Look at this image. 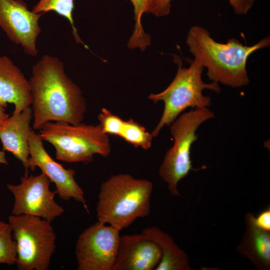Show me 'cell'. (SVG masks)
Masks as SVG:
<instances>
[{
  "mask_svg": "<svg viewBox=\"0 0 270 270\" xmlns=\"http://www.w3.org/2000/svg\"><path fill=\"white\" fill-rule=\"evenodd\" d=\"M34 130L49 122H82L86 100L80 88L65 72L58 58L44 55L32 67L28 79Z\"/></svg>",
  "mask_w": 270,
  "mask_h": 270,
  "instance_id": "cell-1",
  "label": "cell"
},
{
  "mask_svg": "<svg viewBox=\"0 0 270 270\" xmlns=\"http://www.w3.org/2000/svg\"><path fill=\"white\" fill-rule=\"evenodd\" d=\"M186 43L194 59L206 68V75L210 80L240 88L250 82L246 70L248 58L254 52L268 47L270 38L265 37L250 46L235 38L222 44L210 37L206 28L194 26L188 32Z\"/></svg>",
  "mask_w": 270,
  "mask_h": 270,
  "instance_id": "cell-2",
  "label": "cell"
},
{
  "mask_svg": "<svg viewBox=\"0 0 270 270\" xmlns=\"http://www.w3.org/2000/svg\"><path fill=\"white\" fill-rule=\"evenodd\" d=\"M152 182L127 174L110 176L100 186L96 205L98 221L119 230L138 218L148 216L150 210Z\"/></svg>",
  "mask_w": 270,
  "mask_h": 270,
  "instance_id": "cell-3",
  "label": "cell"
},
{
  "mask_svg": "<svg viewBox=\"0 0 270 270\" xmlns=\"http://www.w3.org/2000/svg\"><path fill=\"white\" fill-rule=\"evenodd\" d=\"M178 64L177 73L170 84L162 92L151 94L148 98L154 103L162 101L164 108L158 124L152 132L157 136L162 128L170 126L187 108H207L211 104V98L202 94L204 89L216 92H220L218 83L207 84L202 78L204 67L196 60L190 62L188 68H182V60L174 57Z\"/></svg>",
  "mask_w": 270,
  "mask_h": 270,
  "instance_id": "cell-4",
  "label": "cell"
},
{
  "mask_svg": "<svg viewBox=\"0 0 270 270\" xmlns=\"http://www.w3.org/2000/svg\"><path fill=\"white\" fill-rule=\"evenodd\" d=\"M40 130L42 140L54 148L58 160L87 165L95 154L107 157L111 152L108 135L102 132L99 124L49 122Z\"/></svg>",
  "mask_w": 270,
  "mask_h": 270,
  "instance_id": "cell-5",
  "label": "cell"
},
{
  "mask_svg": "<svg viewBox=\"0 0 270 270\" xmlns=\"http://www.w3.org/2000/svg\"><path fill=\"white\" fill-rule=\"evenodd\" d=\"M214 116V112L208 108H196L181 114L170 125L174 144L165 154L158 172L172 196H180L178 183L194 170L190 160V148L198 139V128Z\"/></svg>",
  "mask_w": 270,
  "mask_h": 270,
  "instance_id": "cell-6",
  "label": "cell"
},
{
  "mask_svg": "<svg viewBox=\"0 0 270 270\" xmlns=\"http://www.w3.org/2000/svg\"><path fill=\"white\" fill-rule=\"evenodd\" d=\"M8 222L16 245L18 270H47L56 249V236L50 222L38 216L12 214Z\"/></svg>",
  "mask_w": 270,
  "mask_h": 270,
  "instance_id": "cell-7",
  "label": "cell"
},
{
  "mask_svg": "<svg viewBox=\"0 0 270 270\" xmlns=\"http://www.w3.org/2000/svg\"><path fill=\"white\" fill-rule=\"evenodd\" d=\"M120 230L98 221L77 240L75 254L78 270H112L120 244Z\"/></svg>",
  "mask_w": 270,
  "mask_h": 270,
  "instance_id": "cell-8",
  "label": "cell"
},
{
  "mask_svg": "<svg viewBox=\"0 0 270 270\" xmlns=\"http://www.w3.org/2000/svg\"><path fill=\"white\" fill-rule=\"evenodd\" d=\"M50 182L42 172L22 176L18 184H6L14 197L12 214L30 215L50 222L61 216L64 210L55 201L56 192L50 190Z\"/></svg>",
  "mask_w": 270,
  "mask_h": 270,
  "instance_id": "cell-9",
  "label": "cell"
},
{
  "mask_svg": "<svg viewBox=\"0 0 270 270\" xmlns=\"http://www.w3.org/2000/svg\"><path fill=\"white\" fill-rule=\"evenodd\" d=\"M42 15L30 10L22 0H0V28L32 56L38 52L36 42L42 32L39 20Z\"/></svg>",
  "mask_w": 270,
  "mask_h": 270,
  "instance_id": "cell-10",
  "label": "cell"
},
{
  "mask_svg": "<svg viewBox=\"0 0 270 270\" xmlns=\"http://www.w3.org/2000/svg\"><path fill=\"white\" fill-rule=\"evenodd\" d=\"M30 156L28 168L34 170L39 168L56 185V192L64 200L74 198L81 203L87 212L88 206L82 188L76 181V171L72 168L66 169L56 162L45 150L42 140L32 128L28 136Z\"/></svg>",
  "mask_w": 270,
  "mask_h": 270,
  "instance_id": "cell-11",
  "label": "cell"
},
{
  "mask_svg": "<svg viewBox=\"0 0 270 270\" xmlns=\"http://www.w3.org/2000/svg\"><path fill=\"white\" fill-rule=\"evenodd\" d=\"M158 246L142 233L120 236L112 270H152L162 258Z\"/></svg>",
  "mask_w": 270,
  "mask_h": 270,
  "instance_id": "cell-12",
  "label": "cell"
},
{
  "mask_svg": "<svg viewBox=\"0 0 270 270\" xmlns=\"http://www.w3.org/2000/svg\"><path fill=\"white\" fill-rule=\"evenodd\" d=\"M32 118V110L29 106L20 112H12L0 128L2 150L11 152L22 162L26 176H28V136Z\"/></svg>",
  "mask_w": 270,
  "mask_h": 270,
  "instance_id": "cell-13",
  "label": "cell"
},
{
  "mask_svg": "<svg viewBox=\"0 0 270 270\" xmlns=\"http://www.w3.org/2000/svg\"><path fill=\"white\" fill-rule=\"evenodd\" d=\"M14 105L13 112H20L30 106V88L22 70L6 56H0V104Z\"/></svg>",
  "mask_w": 270,
  "mask_h": 270,
  "instance_id": "cell-14",
  "label": "cell"
},
{
  "mask_svg": "<svg viewBox=\"0 0 270 270\" xmlns=\"http://www.w3.org/2000/svg\"><path fill=\"white\" fill-rule=\"evenodd\" d=\"M254 215L245 216L246 230L236 250L260 270L270 268V232L258 228L254 222Z\"/></svg>",
  "mask_w": 270,
  "mask_h": 270,
  "instance_id": "cell-15",
  "label": "cell"
},
{
  "mask_svg": "<svg viewBox=\"0 0 270 270\" xmlns=\"http://www.w3.org/2000/svg\"><path fill=\"white\" fill-rule=\"evenodd\" d=\"M156 243L162 251V258L156 270H190L186 254L172 237L156 226L148 227L142 232Z\"/></svg>",
  "mask_w": 270,
  "mask_h": 270,
  "instance_id": "cell-16",
  "label": "cell"
},
{
  "mask_svg": "<svg viewBox=\"0 0 270 270\" xmlns=\"http://www.w3.org/2000/svg\"><path fill=\"white\" fill-rule=\"evenodd\" d=\"M74 8V0H39L32 10L38 14H44L48 12H54L58 14L67 19L72 28V32L77 43L86 44L79 36L74 24L72 12Z\"/></svg>",
  "mask_w": 270,
  "mask_h": 270,
  "instance_id": "cell-17",
  "label": "cell"
},
{
  "mask_svg": "<svg viewBox=\"0 0 270 270\" xmlns=\"http://www.w3.org/2000/svg\"><path fill=\"white\" fill-rule=\"evenodd\" d=\"M118 136L134 148L146 150L152 147L154 138L144 126L132 118L124 120Z\"/></svg>",
  "mask_w": 270,
  "mask_h": 270,
  "instance_id": "cell-18",
  "label": "cell"
},
{
  "mask_svg": "<svg viewBox=\"0 0 270 270\" xmlns=\"http://www.w3.org/2000/svg\"><path fill=\"white\" fill-rule=\"evenodd\" d=\"M133 4L134 14V29L128 42L130 48H140L144 50L150 45V38L146 34L142 28L141 18L144 13L146 12L150 0H130Z\"/></svg>",
  "mask_w": 270,
  "mask_h": 270,
  "instance_id": "cell-19",
  "label": "cell"
},
{
  "mask_svg": "<svg viewBox=\"0 0 270 270\" xmlns=\"http://www.w3.org/2000/svg\"><path fill=\"white\" fill-rule=\"evenodd\" d=\"M172 0H150L147 13L156 16H164L170 12ZM256 0H228L235 14H246L253 6Z\"/></svg>",
  "mask_w": 270,
  "mask_h": 270,
  "instance_id": "cell-20",
  "label": "cell"
},
{
  "mask_svg": "<svg viewBox=\"0 0 270 270\" xmlns=\"http://www.w3.org/2000/svg\"><path fill=\"white\" fill-rule=\"evenodd\" d=\"M16 245L8 222L0 221V264H16Z\"/></svg>",
  "mask_w": 270,
  "mask_h": 270,
  "instance_id": "cell-21",
  "label": "cell"
},
{
  "mask_svg": "<svg viewBox=\"0 0 270 270\" xmlns=\"http://www.w3.org/2000/svg\"><path fill=\"white\" fill-rule=\"evenodd\" d=\"M98 120L99 126L103 132L118 136L124 120L104 108L101 110L98 114Z\"/></svg>",
  "mask_w": 270,
  "mask_h": 270,
  "instance_id": "cell-22",
  "label": "cell"
},
{
  "mask_svg": "<svg viewBox=\"0 0 270 270\" xmlns=\"http://www.w3.org/2000/svg\"><path fill=\"white\" fill-rule=\"evenodd\" d=\"M254 224L258 228L270 232V208H266L261 212L256 217L254 216Z\"/></svg>",
  "mask_w": 270,
  "mask_h": 270,
  "instance_id": "cell-23",
  "label": "cell"
},
{
  "mask_svg": "<svg viewBox=\"0 0 270 270\" xmlns=\"http://www.w3.org/2000/svg\"><path fill=\"white\" fill-rule=\"evenodd\" d=\"M9 117V115L5 112L4 108L0 104V128Z\"/></svg>",
  "mask_w": 270,
  "mask_h": 270,
  "instance_id": "cell-24",
  "label": "cell"
},
{
  "mask_svg": "<svg viewBox=\"0 0 270 270\" xmlns=\"http://www.w3.org/2000/svg\"><path fill=\"white\" fill-rule=\"evenodd\" d=\"M0 164H8V162L6 158L5 152L4 150H0Z\"/></svg>",
  "mask_w": 270,
  "mask_h": 270,
  "instance_id": "cell-25",
  "label": "cell"
}]
</instances>
